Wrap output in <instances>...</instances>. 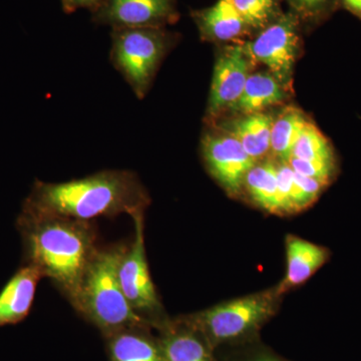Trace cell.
Here are the masks:
<instances>
[{"label":"cell","instance_id":"3957f363","mask_svg":"<svg viewBox=\"0 0 361 361\" xmlns=\"http://www.w3.org/2000/svg\"><path fill=\"white\" fill-rule=\"evenodd\" d=\"M123 251V247L97 250L71 300L78 312L94 323L104 336L126 329H147L151 325L133 310L118 281V263Z\"/></svg>","mask_w":361,"mask_h":361},{"label":"cell","instance_id":"8fae6325","mask_svg":"<svg viewBox=\"0 0 361 361\" xmlns=\"http://www.w3.org/2000/svg\"><path fill=\"white\" fill-rule=\"evenodd\" d=\"M42 277L37 267L25 263L7 281L0 291V327L18 324L27 317Z\"/></svg>","mask_w":361,"mask_h":361},{"label":"cell","instance_id":"83f0119b","mask_svg":"<svg viewBox=\"0 0 361 361\" xmlns=\"http://www.w3.org/2000/svg\"><path fill=\"white\" fill-rule=\"evenodd\" d=\"M244 361H284L280 358L275 357V356L269 355H260L255 356V357L249 358Z\"/></svg>","mask_w":361,"mask_h":361},{"label":"cell","instance_id":"e0dca14e","mask_svg":"<svg viewBox=\"0 0 361 361\" xmlns=\"http://www.w3.org/2000/svg\"><path fill=\"white\" fill-rule=\"evenodd\" d=\"M286 97L281 82L271 73H251L243 92L231 109L241 115L262 113L269 106L283 102Z\"/></svg>","mask_w":361,"mask_h":361},{"label":"cell","instance_id":"7402d4cb","mask_svg":"<svg viewBox=\"0 0 361 361\" xmlns=\"http://www.w3.org/2000/svg\"><path fill=\"white\" fill-rule=\"evenodd\" d=\"M287 163L297 174L329 185L336 176V161H307L291 157Z\"/></svg>","mask_w":361,"mask_h":361},{"label":"cell","instance_id":"2e32d148","mask_svg":"<svg viewBox=\"0 0 361 361\" xmlns=\"http://www.w3.org/2000/svg\"><path fill=\"white\" fill-rule=\"evenodd\" d=\"M145 331L126 329L106 336L111 361H165L160 341H154Z\"/></svg>","mask_w":361,"mask_h":361},{"label":"cell","instance_id":"9c48e42d","mask_svg":"<svg viewBox=\"0 0 361 361\" xmlns=\"http://www.w3.org/2000/svg\"><path fill=\"white\" fill-rule=\"evenodd\" d=\"M202 153L209 172L232 195L241 191L246 175L256 164L235 137L222 130L204 135Z\"/></svg>","mask_w":361,"mask_h":361},{"label":"cell","instance_id":"4316f807","mask_svg":"<svg viewBox=\"0 0 361 361\" xmlns=\"http://www.w3.org/2000/svg\"><path fill=\"white\" fill-rule=\"evenodd\" d=\"M344 8L361 18V0H341Z\"/></svg>","mask_w":361,"mask_h":361},{"label":"cell","instance_id":"ba28073f","mask_svg":"<svg viewBox=\"0 0 361 361\" xmlns=\"http://www.w3.org/2000/svg\"><path fill=\"white\" fill-rule=\"evenodd\" d=\"M179 18L177 0H106L92 13L94 25L115 28L165 27Z\"/></svg>","mask_w":361,"mask_h":361},{"label":"cell","instance_id":"5bb4252c","mask_svg":"<svg viewBox=\"0 0 361 361\" xmlns=\"http://www.w3.org/2000/svg\"><path fill=\"white\" fill-rule=\"evenodd\" d=\"M274 118L269 114L255 113L242 115L241 118L221 126L219 130L232 135L257 163L267 155L270 149L271 130Z\"/></svg>","mask_w":361,"mask_h":361},{"label":"cell","instance_id":"8992f818","mask_svg":"<svg viewBox=\"0 0 361 361\" xmlns=\"http://www.w3.org/2000/svg\"><path fill=\"white\" fill-rule=\"evenodd\" d=\"M242 47L253 63H263L282 85H290L299 49L298 25L292 14L280 16Z\"/></svg>","mask_w":361,"mask_h":361},{"label":"cell","instance_id":"30bf717a","mask_svg":"<svg viewBox=\"0 0 361 361\" xmlns=\"http://www.w3.org/2000/svg\"><path fill=\"white\" fill-rule=\"evenodd\" d=\"M253 61L242 45L227 47L216 61L209 97V118H215L225 110H231L241 97L247 78L251 75Z\"/></svg>","mask_w":361,"mask_h":361},{"label":"cell","instance_id":"d4e9b609","mask_svg":"<svg viewBox=\"0 0 361 361\" xmlns=\"http://www.w3.org/2000/svg\"><path fill=\"white\" fill-rule=\"evenodd\" d=\"M294 179H295L297 186L300 189L307 206L311 205L320 196L324 188L329 186L320 180L297 174L295 172H294Z\"/></svg>","mask_w":361,"mask_h":361},{"label":"cell","instance_id":"4fadbf2b","mask_svg":"<svg viewBox=\"0 0 361 361\" xmlns=\"http://www.w3.org/2000/svg\"><path fill=\"white\" fill-rule=\"evenodd\" d=\"M192 16L201 37L207 40L236 39L251 30L228 0H219L209 8L193 11Z\"/></svg>","mask_w":361,"mask_h":361},{"label":"cell","instance_id":"44dd1931","mask_svg":"<svg viewBox=\"0 0 361 361\" xmlns=\"http://www.w3.org/2000/svg\"><path fill=\"white\" fill-rule=\"evenodd\" d=\"M250 28L268 25L277 9V0H228Z\"/></svg>","mask_w":361,"mask_h":361},{"label":"cell","instance_id":"9a60e30c","mask_svg":"<svg viewBox=\"0 0 361 361\" xmlns=\"http://www.w3.org/2000/svg\"><path fill=\"white\" fill-rule=\"evenodd\" d=\"M160 344L165 361H214L205 339L182 323L164 327Z\"/></svg>","mask_w":361,"mask_h":361},{"label":"cell","instance_id":"cb8c5ba5","mask_svg":"<svg viewBox=\"0 0 361 361\" xmlns=\"http://www.w3.org/2000/svg\"><path fill=\"white\" fill-rule=\"evenodd\" d=\"M296 11L307 18L323 16L334 6V0H288Z\"/></svg>","mask_w":361,"mask_h":361},{"label":"cell","instance_id":"6da1fadb","mask_svg":"<svg viewBox=\"0 0 361 361\" xmlns=\"http://www.w3.org/2000/svg\"><path fill=\"white\" fill-rule=\"evenodd\" d=\"M149 196L139 177L130 170H104L63 183L35 180L20 214L89 222L99 217L144 214Z\"/></svg>","mask_w":361,"mask_h":361},{"label":"cell","instance_id":"277c9868","mask_svg":"<svg viewBox=\"0 0 361 361\" xmlns=\"http://www.w3.org/2000/svg\"><path fill=\"white\" fill-rule=\"evenodd\" d=\"M110 59L137 99L148 94L166 54L177 37L165 27L115 28Z\"/></svg>","mask_w":361,"mask_h":361},{"label":"cell","instance_id":"603a6c76","mask_svg":"<svg viewBox=\"0 0 361 361\" xmlns=\"http://www.w3.org/2000/svg\"><path fill=\"white\" fill-rule=\"evenodd\" d=\"M278 201L279 213L294 212L293 195L295 180L294 171L286 161L277 160Z\"/></svg>","mask_w":361,"mask_h":361},{"label":"cell","instance_id":"7a4b0ae2","mask_svg":"<svg viewBox=\"0 0 361 361\" xmlns=\"http://www.w3.org/2000/svg\"><path fill=\"white\" fill-rule=\"evenodd\" d=\"M16 224L23 237L25 263L54 280L73 300L97 250L89 222L20 214Z\"/></svg>","mask_w":361,"mask_h":361},{"label":"cell","instance_id":"5b68a950","mask_svg":"<svg viewBox=\"0 0 361 361\" xmlns=\"http://www.w3.org/2000/svg\"><path fill=\"white\" fill-rule=\"evenodd\" d=\"M275 292H263L215 306L185 318L182 323L200 334L211 348L256 331L274 312Z\"/></svg>","mask_w":361,"mask_h":361},{"label":"cell","instance_id":"d6986e66","mask_svg":"<svg viewBox=\"0 0 361 361\" xmlns=\"http://www.w3.org/2000/svg\"><path fill=\"white\" fill-rule=\"evenodd\" d=\"M308 121L296 108H286L273 121L270 149L277 160L288 161L292 149Z\"/></svg>","mask_w":361,"mask_h":361},{"label":"cell","instance_id":"ffe728a7","mask_svg":"<svg viewBox=\"0 0 361 361\" xmlns=\"http://www.w3.org/2000/svg\"><path fill=\"white\" fill-rule=\"evenodd\" d=\"M291 157L307 161H336L329 140L311 121H308L299 135Z\"/></svg>","mask_w":361,"mask_h":361},{"label":"cell","instance_id":"ac0fdd59","mask_svg":"<svg viewBox=\"0 0 361 361\" xmlns=\"http://www.w3.org/2000/svg\"><path fill=\"white\" fill-rule=\"evenodd\" d=\"M244 186L258 206L269 212L279 213L276 161L256 163L246 175Z\"/></svg>","mask_w":361,"mask_h":361},{"label":"cell","instance_id":"52a82bcc","mask_svg":"<svg viewBox=\"0 0 361 361\" xmlns=\"http://www.w3.org/2000/svg\"><path fill=\"white\" fill-rule=\"evenodd\" d=\"M142 217L144 214L133 218L135 225L134 241L123 251L118 263V275L130 305L137 314L145 317L142 314L155 312L160 305L147 262Z\"/></svg>","mask_w":361,"mask_h":361},{"label":"cell","instance_id":"484cf974","mask_svg":"<svg viewBox=\"0 0 361 361\" xmlns=\"http://www.w3.org/2000/svg\"><path fill=\"white\" fill-rule=\"evenodd\" d=\"M106 0H61V8L66 14L75 13L80 9H87L90 14L97 11Z\"/></svg>","mask_w":361,"mask_h":361},{"label":"cell","instance_id":"7c38bea8","mask_svg":"<svg viewBox=\"0 0 361 361\" xmlns=\"http://www.w3.org/2000/svg\"><path fill=\"white\" fill-rule=\"evenodd\" d=\"M286 274L277 287L278 295L307 281L330 258V251L299 237L288 235L286 239Z\"/></svg>","mask_w":361,"mask_h":361}]
</instances>
